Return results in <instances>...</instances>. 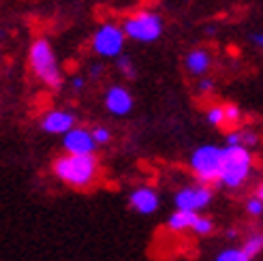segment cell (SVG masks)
I'll return each instance as SVG.
<instances>
[{
    "label": "cell",
    "mask_w": 263,
    "mask_h": 261,
    "mask_svg": "<svg viewBox=\"0 0 263 261\" xmlns=\"http://www.w3.org/2000/svg\"><path fill=\"white\" fill-rule=\"evenodd\" d=\"M54 176L73 189H88L99 178V159L95 154H62L51 163Z\"/></svg>",
    "instance_id": "6da1fadb"
},
{
    "label": "cell",
    "mask_w": 263,
    "mask_h": 261,
    "mask_svg": "<svg viewBox=\"0 0 263 261\" xmlns=\"http://www.w3.org/2000/svg\"><path fill=\"white\" fill-rule=\"evenodd\" d=\"M28 64L32 75L49 90H58L64 82V75L60 69V62L56 58V51L51 47L49 39L39 36L30 43L28 49Z\"/></svg>",
    "instance_id": "7a4b0ae2"
},
{
    "label": "cell",
    "mask_w": 263,
    "mask_h": 261,
    "mask_svg": "<svg viewBox=\"0 0 263 261\" xmlns=\"http://www.w3.org/2000/svg\"><path fill=\"white\" fill-rule=\"evenodd\" d=\"M222 156H225V148L212 146V143H205L199 146L193 154H191V172L195 174V178L199 180V184H218L220 180V169H222Z\"/></svg>",
    "instance_id": "3957f363"
},
{
    "label": "cell",
    "mask_w": 263,
    "mask_h": 261,
    "mask_svg": "<svg viewBox=\"0 0 263 261\" xmlns=\"http://www.w3.org/2000/svg\"><path fill=\"white\" fill-rule=\"evenodd\" d=\"M163 17L156 11H137L130 13L122 22V30L126 39L137 43H154L156 39H161L163 34Z\"/></svg>",
    "instance_id": "277c9868"
},
{
    "label": "cell",
    "mask_w": 263,
    "mask_h": 261,
    "mask_svg": "<svg viewBox=\"0 0 263 261\" xmlns=\"http://www.w3.org/2000/svg\"><path fill=\"white\" fill-rule=\"evenodd\" d=\"M251 165H253L251 150L225 146V156H222V169H220L218 184L227 187V189L242 187L248 178V174H251Z\"/></svg>",
    "instance_id": "5b68a950"
},
{
    "label": "cell",
    "mask_w": 263,
    "mask_h": 261,
    "mask_svg": "<svg viewBox=\"0 0 263 261\" xmlns=\"http://www.w3.org/2000/svg\"><path fill=\"white\" fill-rule=\"evenodd\" d=\"M124 43L126 34L122 30V26H118L116 22H103L99 28L92 34V51L101 58H120L124 54Z\"/></svg>",
    "instance_id": "8992f818"
},
{
    "label": "cell",
    "mask_w": 263,
    "mask_h": 261,
    "mask_svg": "<svg viewBox=\"0 0 263 261\" xmlns=\"http://www.w3.org/2000/svg\"><path fill=\"white\" fill-rule=\"evenodd\" d=\"M212 189L205 187V184H191V187H184L176 193L174 203H176V210H184V212H197L199 214L201 210L210 206L212 201Z\"/></svg>",
    "instance_id": "52a82bcc"
},
{
    "label": "cell",
    "mask_w": 263,
    "mask_h": 261,
    "mask_svg": "<svg viewBox=\"0 0 263 261\" xmlns=\"http://www.w3.org/2000/svg\"><path fill=\"white\" fill-rule=\"evenodd\" d=\"M62 148H64V154L84 156V154H95L99 146H97L95 137H92V128L75 126L62 137Z\"/></svg>",
    "instance_id": "ba28073f"
},
{
    "label": "cell",
    "mask_w": 263,
    "mask_h": 261,
    "mask_svg": "<svg viewBox=\"0 0 263 261\" xmlns=\"http://www.w3.org/2000/svg\"><path fill=\"white\" fill-rule=\"evenodd\" d=\"M75 114L69 109H49L41 116V128L47 135H67L71 128H75Z\"/></svg>",
    "instance_id": "9c48e42d"
},
{
    "label": "cell",
    "mask_w": 263,
    "mask_h": 261,
    "mask_svg": "<svg viewBox=\"0 0 263 261\" xmlns=\"http://www.w3.org/2000/svg\"><path fill=\"white\" fill-rule=\"evenodd\" d=\"M103 103H105V109L111 116H126L135 105L133 95L124 86H109L103 95Z\"/></svg>",
    "instance_id": "30bf717a"
},
{
    "label": "cell",
    "mask_w": 263,
    "mask_h": 261,
    "mask_svg": "<svg viewBox=\"0 0 263 261\" xmlns=\"http://www.w3.org/2000/svg\"><path fill=\"white\" fill-rule=\"evenodd\" d=\"M159 193H156L152 187H137L135 191H130L128 195V206L130 210L137 212V214H154L156 210H159Z\"/></svg>",
    "instance_id": "8fae6325"
},
{
    "label": "cell",
    "mask_w": 263,
    "mask_h": 261,
    "mask_svg": "<svg viewBox=\"0 0 263 261\" xmlns=\"http://www.w3.org/2000/svg\"><path fill=\"white\" fill-rule=\"evenodd\" d=\"M210 64H212V58H210V51L203 47H197L193 51H189V56L184 58V67L191 75H205Z\"/></svg>",
    "instance_id": "7c38bea8"
},
{
    "label": "cell",
    "mask_w": 263,
    "mask_h": 261,
    "mask_svg": "<svg viewBox=\"0 0 263 261\" xmlns=\"http://www.w3.org/2000/svg\"><path fill=\"white\" fill-rule=\"evenodd\" d=\"M197 218H199V214L197 212H184V210H176L172 216L167 218V227L180 233V231H193L195 223H197Z\"/></svg>",
    "instance_id": "4fadbf2b"
},
{
    "label": "cell",
    "mask_w": 263,
    "mask_h": 261,
    "mask_svg": "<svg viewBox=\"0 0 263 261\" xmlns=\"http://www.w3.org/2000/svg\"><path fill=\"white\" fill-rule=\"evenodd\" d=\"M259 143V135L255 130H248V128H242V130H231L227 135V146L231 148H246L251 150Z\"/></svg>",
    "instance_id": "5bb4252c"
},
{
    "label": "cell",
    "mask_w": 263,
    "mask_h": 261,
    "mask_svg": "<svg viewBox=\"0 0 263 261\" xmlns=\"http://www.w3.org/2000/svg\"><path fill=\"white\" fill-rule=\"evenodd\" d=\"M240 249L251 257V259H255V257H259L261 253H263V233H251L246 240H244V244L240 246Z\"/></svg>",
    "instance_id": "9a60e30c"
},
{
    "label": "cell",
    "mask_w": 263,
    "mask_h": 261,
    "mask_svg": "<svg viewBox=\"0 0 263 261\" xmlns=\"http://www.w3.org/2000/svg\"><path fill=\"white\" fill-rule=\"evenodd\" d=\"M116 67H118V71H120L126 77V80H135V77H137L133 58H130L128 54H122L120 58H116Z\"/></svg>",
    "instance_id": "2e32d148"
},
{
    "label": "cell",
    "mask_w": 263,
    "mask_h": 261,
    "mask_svg": "<svg viewBox=\"0 0 263 261\" xmlns=\"http://www.w3.org/2000/svg\"><path fill=\"white\" fill-rule=\"evenodd\" d=\"M214 261H253L251 257H248L242 249H225V251H220L218 255H216V259Z\"/></svg>",
    "instance_id": "e0dca14e"
},
{
    "label": "cell",
    "mask_w": 263,
    "mask_h": 261,
    "mask_svg": "<svg viewBox=\"0 0 263 261\" xmlns=\"http://www.w3.org/2000/svg\"><path fill=\"white\" fill-rule=\"evenodd\" d=\"M205 118H208V122L212 126H222V124H225V105L210 107L208 114H205Z\"/></svg>",
    "instance_id": "ac0fdd59"
},
{
    "label": "cell",
    "mask_w": 263,
    "mask_h": 261,
    "mask_svg": "<svg viewBox=\"0 0 263 261\" xmlns=\"http://www.w3.org/2000/svg\"><path fill=\"white\" fill-rule=\"evenodd\" d=\"M212 231H214V220L199 214V218H197V223L193 227V233H197V236H210Z\"/></svg>",
    "instance_id": "d6986e66"
},
{
    "label": "cell",
    "mask_w": 263,
    "mask_h": 261,
    "mask_svg": "<svg viewBox=\"0 0 263 261\" xmlns=\"http://www.w3.org/2000/svg\"><path fill=\"white\" fill-rule=\"evenodd\" d=\"M240 120H242V111H240V107H238V105H233V103L225 105V124L235 126V124H240Z\"/></svg>",
    "instance_id": "ffe728a7"
},
{
    "label": "cell",
    "mask_w": 263,
    "mask_h": 261,
    "mask_svg": "<svg viewBox=\"0 0 263 261\" xmlns=\"http://www.w3.org/2000/svg\"><path fill=\"white\" fill-rule=\"evenodd\" d=\"M92 137H95L97 146H105V143L111 141V130L107 126H95L92 128Z\"/></svg>",
    "instance_id": "44dd1931"
},
{
    "label": "cell",
    "mask_w": 263,
    "mask_h": 261,
    "mask_svg": "<svg viewBox=\"0 0 263 261\" xmlns=\"http://www.w3.org/2000/svg\"><path fill=\"white\" fill-rule=\"evenodd\" d=\"M246 212L251 214V216H261V214H263V201H259L257 197L248 199V201H246Z\"/></svg>",
    "instance_id": "7402d4cb"
},
{
    "label": "cell",
    "mask_w": 263,
    "mask_h": 261,
    "mask_svg": "<svg viewBox=\"0 0 263 261\" xmlns=\"http://www.w3.org/2000/svg\"><path fill=\"white\" fill-rule=\"evenodd\" d=\"M212 86H214V82L210 80V77H201L199 84H197V88H199V92H210V90H212Z\"/></svg>",
    "instance_id": "603a6c76"
},
{
    "label": "cell",
    "mask_w": 263,
    "mask_h": 261,
    "mask_svg": "<svg viewBox=\"0 0 263 261\" xmlns=\"http://www.w3.org/2000/svg\"><path fill=\"white\" fill-rule=\"evenodd\" d=\"M84 84H86V80H84L82 75L71 77V86H73V90H82V88H84Z\"/></svg>",
    "instance_id": "cb8c5ba5"
},
{
    "label": "cell",
    "mask_w": 263,
    "mask_h": 261,
    "mask_svg": "<svg viewBox=\"0 0 263 261\" xmlns=\"http://www.w3.org/2000/svg\"><path fill=\"white\" fill-rule=\"evenodd\" d=\"M251 41H253V45H257V47L263 49V32H255V34H251Z\"/></svg>",
    "instance_id": "d4e9b609"
},
{
    "label": "cell",
    "mask_w": 263,
    "mask_h": 261,
    "mask_svg": "<svg viewBox=\"0 0 263 261\" xmlns=\"http://www.w3.org/2000/svg\"><path fill=\"white\" fill-rule=\"evenodd\" d=\"M103 73V69H101V64H92V67H90V77H95V80H97V77Z\"/></svg>",
    "instance_id": "484cf974"
},
{
    "label": "cell",
    "mask_w": 263,
    "mask_h": 261,
    "mask_svg": "<svg viewBox=\"0 0 263 261\" xmlns=\"http://www.w3.org/2000/svg\"><path fill=\"white\" fill-rule=\"evenodd\" d=\"M255 197H257L259 201H263V184H259V187H257V193H255Z\"/></svg>",
    "instance_id": "4316f807"
}]
</instances>
